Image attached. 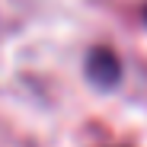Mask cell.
Here are the masks:
<instances>
[{"mask_svg": "<svg viewBox=\"0 0 147 147\" xmlns=\"http://www.w3.org/2000/svg\"><path fill=\"white\" fill-rule=\"evenodd\" d=\"M144 19H147V10H144Z\"/></svg>", "mask_w": 147, "mask_h": 147, "instance_id": "7a4b0ae2", "label": "cell"}, {"mask_svg": "<svg viewBox=\"0 0 147 147\" xmlns=\"http://www.w3.org/2000/svg\"><path fill=\"white\" fill-rule=\"evenodd\" d=\"M86 77H90L96 86L109 90V86H115L118 77H121V64H118V58L109 51V48H93L90 58H86Z\"/></svg>", "mask_w": 147, "mask_h": 147, "instance_id": "6da1fadb", "label": "cell"}]
</instances>
